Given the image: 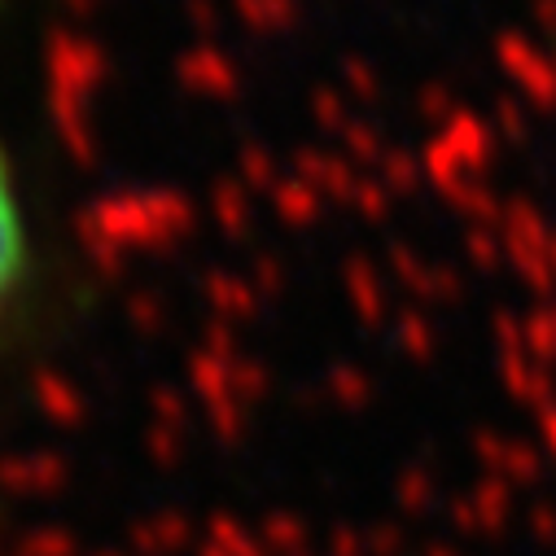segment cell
<instances>
[{
  "mask_svg": "<svg viewBox=\"0 0 556 556\" xmlns=\"http://www.w3.org/2000/svg\"><path fill=\"white\" fill-rule=\"evenodd\" d=\"M36 271V228L27 211V193L18 180V167L0 141V338L18 320Z\"/></svg>",
  "mask_w": 556,
  "mask_h": 556,
  "instance_id": "6da1fadb",
  "label": "cell"
}]
</instances>
